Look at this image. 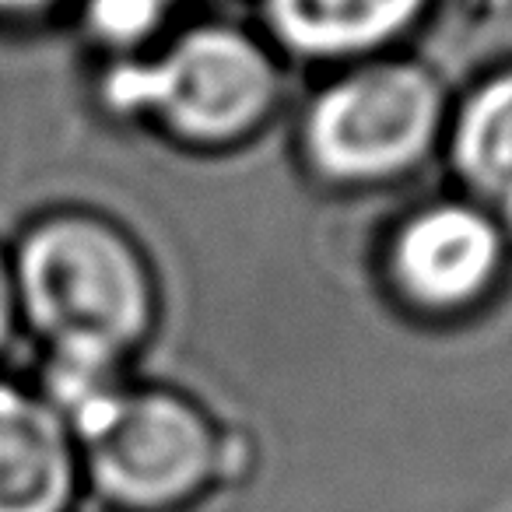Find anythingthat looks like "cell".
<instances>
[{
  "label": "cell",
  "mask_w": 512,
  "mask_h": 512,
  "mask_svg": "<svg viewBox=\"0 0 512 512\" xmlns=\"http://www.w3.org/2000/svg\"><path fill=\"white\" fill-rule=\"evenodd\" d=\"M18 302L57 355L113 362L148 323V285L116 232L85 218L50 221L29 235Z\"/></svg>",
  "instance_id": "cell-1"
},
{
  "label": "cell",
  "mask_w": 512,
  "mask_h": 512,
  "mask_svg": "<svg viewBox=\"0 0 512 512\" xmlns=\"http://www.w3.org/2000/svg\"><path fill=\"white\" fill-rule=\"evenodd\" d=\"M271 64L228 29H197L148 64L109 74L106 99L120 109H155L190 137H232L271 106Z\"/></svg>",
  "instance_id": "cell-2"
},
{
  "label": "cell",
  "mask_w": 512,
  "mask_h": 512,
  "mask_svg": "<svg viewBox=\"0 0 512 512\" xmlns=\"http://www.w3.org/2000/svg\"><path fill=\"white\" fill-rule=\"evenodd\" d=\"M439 120V92L418 67H369L316 102L309 120L313 158L341 179H372L411 165Z\"/></svg>",
  "instance_id": "cell-3"
},
{
  "label": "cell",
  "mask_w": 512,
  "mask_h": 512,
  "mask_svg": "<svg viewBox=\"0 0 512 512\" xmlns=\"http://www.w3.org/2000/svg\"><path fill=\"white\" fill-rule=\"evenodd\" d=\"M85 449L95 488L130 509H158L193 495L218 460L200 414L158 393L123 397Z\"/></svg>",
  "instance_id": "cell-4"
},
{
  "label": "cell",
  "mask_w": 512,
  "mask_h": 512,
  "mask_svg": "<svg viewBox=\"0 0 512 512\" xmlns=\"http://www.w3.org/2000/svg\"><path fill=\"white\" fill-rule=\"evenodd\" d=\"M74 449L64 421L15 386L0 383V512H67Z\"/></svg>",
  "instance_id": "cell-5"
},
{
  "label": "cell",
  "mask_w": 512,
  "mask_h": 512,
  "mask_svg": "<svg viewBox=\"0 0 512 512\" xmlns=\"http://www.w3.org/2000/svg\"><path fill=\"white\" fill-rule=\"evenodd\" d=\"M498 235L491 221L467 207H435L407 225L397 246L404 285L425 302H463L491 278Z\"/></svg>",
  "instance_id": "cell-6"
},
{
  "label": "cell",
  "mask_w": 512,
  "mask_h": 512,
  "mask_svg": "<svg viewBox=\"0 0 512 512\" xmlns=\"http://www.w3.org/2000/svg\"><path fill=\"white\" fill-rule=\"evenodd\" d=\"M418 4L421 0H271V18L299 50L344 53L397 32Z\"/></svg>",
  "instance_id": "cell-7"
},
{
  "label": "cell",
  "mask_w": 512,
  "mask_h": 512,
  "mask_svg": "<svg viewBox=\"0 0 512 512\" xmlns=\"http://www.w3.org/2000/svg\"><path fill=\"white\" fill-rule=\"evenodd\" d=\"M463 176L505 214H512V74L491 81L456 127Z\"/></svg>",
  "instance_id": "cell-8"
},
{
  "label": "cell",
  "mask_w": 512,
  "mask_h": 512,
  "mask_svg": "<svg viewBox=\"0 0 512 512\" xmlns=\"http://www.w3.org/2000/svg\"><path fill=\"white\" fill-rule=\"evenodd\" d=\"M165 0H92L88 18L109 43H134L162 18Z\"/></svg>",
  "instance_id": "cell-9"
},
{
  "label": "cell",
  "mask_w": 512,
  "mask_h": 512,
  "mask_svg": "<svg viewBox=\"0 0 512 512\" xmlns=\"http://www.w3.org/2000/svg\"><path fill=\"white\" fill-rule=\"evenodd\" d=\"M15 306H18L15 281H11L8 267L0 264V348H4V341H8V334H11V320H15Z\"/></svg>",
  "instance_id": "cell-10"
},
{
  "label": "cell",
  "mask_w": 512,
  "mask_h": 512,
  "mask_svg": "<svg viewBox=\"0 0 512 512\" xmlns=\"http://www.w3.org/2000/svg\"><path fill=\"white\" fill-rule=\"evenodd\" d=\"M50 4V0H0V11H8V15H22V11H36Z\"/></svg>",
  "instance_id": "cell-11"
}]
</instances>
